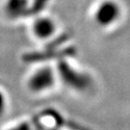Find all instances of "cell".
Listing matches in <instances>:
<instances>
[{
	"label": "cell",
	"instance_id": "6",
	"mask_svg": "<svg viewBox=\"0 0 130 130\" xmlns=\"http://www.w3.org/2000/svg\"><path fill=\"white\" fill-rule=\"evenodd\" d=\"M49 0H34V2H30V17L38 15L44 10Z\"/></svg>",
	"mask_w": 130,
	"mask_h": 130
},
{
	"label": "cell",
	"instance_id": "4",
	"mask_svg": "<svg viewBox=\"0 0 130 130\" xmlns=\"http://www.w3.org/2000/svg\"><path fill=\"white\" fill-rule=\"evenodd\" d=\"M33 36L40 41H50L57 33V23L53 19L38 14L31 25Z\"/></svg>",
	"mask_w": 130,
	"mask_h": 130
},
{
	"label": "cell",
	"instance_id": "3",
	"mask_svg": "<svg viewBox=\"0 0 130 130\" xmlns=\"http://www.w3.org/2000/svg\"><path fill=\"white\" fill-rule=\"evenodd\" d=\"M121 6L117 0H101L94 7L93 19L100 28H110L121 19Z\"/></svg>",
	"mask_w": 130,
	"mask_h": 130
},
{
	"label": "cell",
	"instance_id": "7",
	"mask_svg": "<svg viewBox=\"0 0 130 130\" xmlns=\"http://www.w3.org/2000/svg\"><path fill=\"white\" fill-rule=\"evenodd\" d=\"M7 106H8V100L6 93L2 90H0V118L4 116L5 112L7 110Z\"/></svg>",
	"mask_w": 130,
	"mask_h": 130
},
{
	"label": "cell",
	"instance_id": "5",
	"mask_svg": "<svg viewBox=\"0 0 130 130\" xmlns=\"http://www.w3.org/2000/svg\"><path fill=\"white\" fill-rule=\"evenodd\" d=\"M4 13L10 19H20L30 17L29 0H6L4 3Z\"/></svg>",
	"mask_w": 130,
	"mask_h": 130
},
{
	"label": "cell",
	"instance_id": "2",
	"mask_svg": "<svg viewBox=\"0 0 130 130\" xmlns=\"http://www.w3.org/2000/svg\"><path fill=\"white\" fill-rule=\"evenodd\" d=\"M58 81L56 70L50 66L40 67L29 75L27 88L33 93H43L54 88Z\"/></svg>",
	"mask_w": 130,
	"mask_h": 130
},
{
	"label": "cell",
	"instance_id": "1",
	"mask_svg": "<svg viewBox=\"0 0 130 130\" xmlns=\"http://www.w3.org/2000/svg\"><path fill=\"white\" fill-rule=\"evenodd\" d=\"M56 72L58 79L69 89L82 93L87 92L93 85V80L88 72L78 70L72 66L68 58H63L57 62Z\"/></svg>",
	"mask_w": 130,
	"mask_h": 130
}]
</instances>
